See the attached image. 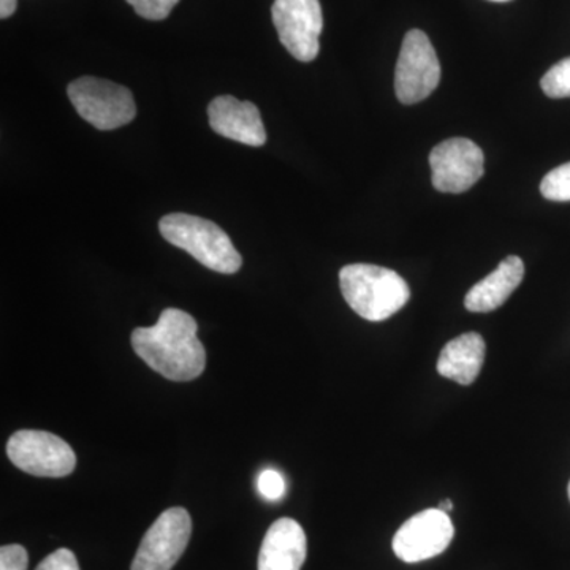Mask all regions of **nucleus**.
<instances>
[{"instance_id":"nucleus-2","label":"nucleus","mask_w":570,"mask_h":570,"mask_svg":"<svg viewBox=\"0 0 570 570\" xmlns=\"http://www.w3.org/2000/svg\"><path fill=\"white\" fill-rule=\"evenodd\" d=\"M340 285L347 305L370 322L387 321L411 298L406 281L384 266L346 265L340 272Z\"/></svg>"},{"instance_id":"nucleus-16","label":"nucleus","mask_w":570,"mask_h":570,"mask_svg":"<svg viewBox=\"0 0 570 570\" xmlns=\"http://www.w3.org/2000/svg\"><path fill=\"white\" fill-rule=\"evenodd\" d=\"M540 193L550 202H570V163L551 170L540 183Z\"/></svg>"},{"instance_id":"nucleus-3","label":"nucleus","mask_w":570,"mask_h":570,"mask_svg":"<svg viewBox=\"0 0 570 570\" xmlns=\"http://www.w3.org/2000/svg\"><path fill=\"white\" fill-rule=\"evenodd\" d=\"M159 228L170 245L186 250L213 272L235 275L242 268V255L223 228L212 220L174 213L160 219Z\"/></svg>"},{"instance_id":"nucleus-10","label":"nucleus","mask_w":570,"mask_h":570,"mask_svg":"<svg viewBox=\"0 0 570 570\" xmlns=\"http://www.w3.org/2000/svg\"><path fill=\"white\" fill-rule=\"evenodd\" d=\"M455 535V527L449 513L441 509H428L411 517L396 531L393 551L401 561L420 562L444 553Z\"/></svg>"},{"instance_id":"nucleus-1","label":"nucleus","mask_w":570,"mask_h":570,"mask_svg":"<svg viewBox=\"0 0 570 570\" xmlns=\"http://www.w3.org/2000/svg\"><path fill=\"white\" fill-rule=\"evenodd\" d=\"M197 332L190 314L168 307L156 325L134 330L132 347L146 365L168 381L189 382L206 366V351Z\"/></svg>"},{"instance_id":"nucleus-11","label":"nucleus","mask_w":570,"mask_h":570,"mask_svg":"<svg viewBox=\"0 0 570 570\" xmlns=\"http://www.w3.org/2000/svg\"><path fill=\"white\" fill-rule=\"evenodd\" d=\"M209 126L214 132L243 145L264 146L266 132L261 111L253 102H239L232 96H219L208 107Z\"/></svg>"},{"instance_id":"nucleus-19","label":"nucleus","mask_w":570,"mask_h":570,"mask_svg":"<svg viewBox=\"0 0 570 570\" xmlns=\"http://www.w3.org/2000/svg\"><path fill=\"white\" fill-rule=\"evenodd\" d=\"M29 554L22 546H3L0 549V570H28Z\"/></svg>"},{"instance_id":"nucleus-22","label":"nucleus","mask_w":570,"mask_h":570,"mask_svg":"<svg viewBox=\"0 0 570 570\" xmlns=\"http://www.w3.org/2000/svg\"><path fill=\"white\" fill-rule=\"evenodd\" d=\"M438 509H441L442 512H445V513L452 512V510H453V502L450 501V499H445L444 502H441V504H439Z\"/></svg>"},{"instance_id":"nucleus-20","label":"nucleus","mask_w":570,"mask_h":570,"mask_svg":"<svg viewBox=\"0 0 570 570\" xmlns=\"http://www.w3.org/2000/svg\"><path fill=\"white\" fill-rule=\"evenodd\" d=\"M36 570H81L77 557L69 549H59L48 554Z\"/></svg>"},{"instance_id":"nucleus-5","label":"nucleus","mask_w":570,"mask_h":570,"mask_svg":"<svg viewBox=\"0 0 570 570\" xmlns=\"http://www.w3.org/2000/svg\"><path fill=\"white\" fill-rule=\"evenodd\" d=\"M7 455L14 466L36 478H66L77 466L73 449L48 431H17L9 439Z\"/></svg>"},{"instance_id":"nucleus-8","label":"nucleus","mask_w":570,"mask_h":570,"mask_svg":"<svg viewBox=\"0 0 570 570\" xmlns=\"http://www.w3.org/2000/svg\"><path fill=\"white\" fill-rule=\"evenodd\" d=\"M273 22L281 43L295 59L313 62L321 50L324 14L318 0H275Z\"/></svg>"},{"instance_id":"nucleus-18","label":"nucleus","mask_w":570,"mask_h":570,"mask_svg":"<svg viewBox=\"0 0 570 570\" xmlns=\"http://www.w3.org/2000/svg\"><path fill=\"white\" fill-rule=\"evenodd\" d=\"M257 489L258 493H261L266 501L275 502L284 498L287 485H285L283 474H279L275 469H265V471L258 475Z\"/></svg>"},{"instance_id":"nucleus-21","label":"nucleus","mask_w":570,"mask_h":570,"mask_svg":"<svg viewBox=\"0 0 570 570\" xmlns=\"http://www.w3.org/2000/svg\"><path fill=\"white\" fill-rule=\"evenodd\" d=\"M18 0H0V18L7 20L17 10Z\"/></svg>"},{"instance_id":"nucleus-13","label":"nucleus","mask_w":570,"mask_h":570,"mask_svg":"<svg viewBox=\"0 0 570 570\" xmlns=\"http://www.w3.org/2000/svg\"><path fill=\"white\" fill-rule=\"evenodd\" d=\"M524 277V264L517 255L498 265L491 275L475 284L464 298V306L471 313H491L508 302Z\"/></svg>"},{"instance_id":"nucleus-9","label":"nucleus","mask_w":570,"mask_h":570,"mask_svg":"<svg viewBox=\"0 0 570 570\" xmlns=\"http://www.w3.org/2000/svg\"><path fill=\"white\" fill-rule=\"evenodd\" d=\"M430 167L434 189L444 194H463L482 178L485 157L469 138H449L434 146Z\"/></svg>"},{"instance_id":"nucleus-15","label":"nucleus","mask_w":570,"mask_h":570,"mask_svg":"<svg viewBox=\"0 0 570 570\" xmlns=\"http://www.w3.org/2000/svg\"><path fill=\"white\" fill-rule=\"evenodd\" d=\"M540 88L550 99H569L570 97V58L554 63L540 80Z\"/></svg>"},{"instance_id":"nucleus-6","label":"nucleus","mask_w":570,"mask_h":570,"mask_svg":"<svg viewBox=\"0 0 570 570\" xmlns=\"http://www.w3.org/2000/svg\"><path fill=\"white\" fill-rule=\"evenodd\" d=\"M441 81V63L425 32L412 29L406 33L396 62L395 92L404 105L422 102Z\"/></svg>"},{"instance_id":"nucleus-12","label":"nucleus","mask_w":570,"mask_h":570,"mask_svg":"<svg viewBox=\"0 0 570 570\" xmlns=\"http://www.w3.org/2000/svg\"><path fill=\"white\" fill-rule=\"evenodd\" d=\"M306 553L302 524L294 519H279L266 531L258 553V570H302Z\"/></svg>"},{"instance_id":"nucleus-4","label":"nucleus","mask_w":570,"mask_h":570,"mask_svg":"<svg viewBox=\"0 0 570 570\" xmlns=\"http://www.w3.org/2000/svg\"><path fill=\"white\" fill-rule=\"evenodd\" d=\"M67 94L78 115L99 130L119 129L137 116L132 92L118 82L82 77L70 82Z\"/></svg>"},{"instance_id":"nucleus-14","label":"nucleus","mask_w":570,"mask_h":570,"mask_svg":"<svg viewBox=\"0 0 570 570\" xmlns=\"http://www.w3.org/2000/svg\"><path fill=\"white\" fill-rule=\"evenodd\" d=\"M485 341L479 333H464L449 341L438 360V373L460 385H471L479 377L485 360Z\"/></svg>"},{"instance_id":"nucleus-24","label":"nucleus","mask_w":570,"mask_h":570,"mask_svg":"<svg viewBox=\"0 0 570 570\" xmlns=\"http://www.w3.org/2000/svg\"><path fill=\"white\" fill-rule=\"evenodd\" d=\"M568 491H569V499H570V482H569V489H568Z\"/></svg>"},{"instance_id":"nucleus-7","label":"nucleus","mask_w":570,"mask_h":570,"mask_svg":"<svg viewBox=\"0 0 570 570\" xmlns=\"http://www.w3.org/2000/svg\"><path fill=\"white\" fill-rule=\"evenodd\" d=\"M193 519L183 508L165 510L142 535L132 570H171L189 543Z\"/></svg>"},{"instance_id":"nucleus-23","label":"nucleus","mask_w":570,"mask_h":570,"mask_svg":"<svg viewBox=\"0 0 570 570\" xmlns=\"http://www.w3.org/2000/svg\"><path fill=\"white\" fill-rule=\"evenodd\" d=\"M491 2H510V0H491Z\"/></svg>"},{"instance_id":"nucleus-17","label":"nucleus","mask_w":570,"mask_h":570,"mask_svg":"<svg viewBox=\"0 0 570 570\" xmlns=\"http://www.w3.org/2000/svg\"><path fill=\"white\" fill-rule=\"evenodd\" d=\"M141 18L149 21H163L179 0H127Z\"/></svg>"}]
</instances>
